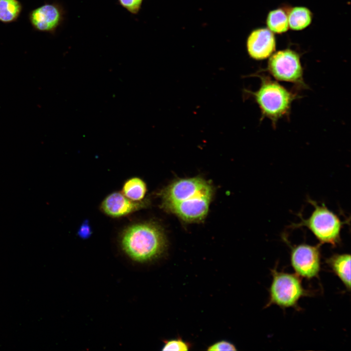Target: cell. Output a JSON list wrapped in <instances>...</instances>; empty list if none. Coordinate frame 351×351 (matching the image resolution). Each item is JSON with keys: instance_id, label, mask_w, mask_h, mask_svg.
<instances>
[{"instance_id": "6da1fadb", "label": "cell", "mask_w": 351, "mask_h": 351, "mask_svg": "<svg viewBox=\"0 0 351 351\" xmlns=\"http://www.w3.org/2000/svg\"><path fill=\"white\" fill-rule=\"evenodd\" d=\"M214 189L200 177L175 180L161 192V206L183 220L198 222L207 215Z\"/></svg>"}, {"instance_id": "7a4b0ae2", "label": "cell", "mask_w": 351, "mask_h": 351, "mask_svg": "<svg viewBox=\"0 0 351 351\" xmlns=\"http://www.w3.org/2000/svg\"><path fill=\"white\" fill-rule=\"evenodd\" d=\"M121 247L133 260L145 262L160 256L166 247L161 227L155 223L143 222L127 227L121 236Z\"/></svg>"}, {"instance_id": "3957f363", "label": "cell", "mask_w": 351, "mask_h": 351, "mask_svg": "<svg viewBox=\"0 0 351 351\" xmlns=\"http://www.w3.org/2000/svg\"><path fill=\"white\" fill-rule=\"evenodd\" d=\"M261 80L258 89L254 92L244 89V94L252 98L261 112V119L269 118L275 128L279 119L288 117L292 102L300 97L267 76L255 74Z\"/></svg>"}, {"instance_id": "277c9868", "label": "cell", "mask_w": 351, "mask_h": 351, "mask_svg": "<svg viewBox=\"0 0 351 351\" xmlns=\"http://www.w3.org/2000/svg\"><path fill=\"white\" fill-rule=\"evenodd\" d=\"M308 201L313 206L312 213L307 219L300 216L301 221L291 227L292 228L306 227L320 244L327 243L335 246L340 242L341 231L344 222L329 210L324 203L319 205L310 198Z\"/></svg>"}, {"instance_id": "5b68a950", "label": "cell", "mask_w": 351, "mask_h": 351, "mask_svg": "<svg viewBox=\"0 0 351 351\" xmlns=\"http://www.w3.org/2000/svg\"><path fill=\"white\" fill-rule=\"evenodd\" d=\"M272 281L266 307L276 305L282 308L296 307L299 300L308 294L298 275L271 271Z\"/></svg>"}, {"instance_id": "8992f818", "label": "cell", "mask_w": 351, "mask_h": 351, "mask_svg": "<svg viewBox=\"0 0 351 351\" xmlns=\"http://www.w3.org/2000/svg\"><path fill=\"white\" fill-rule=\"evenodd\" d=\"M266 71L275 79L293 83L299 88H308L303 78L300 55L291 49L274 52L269 59Z\"/></svg>"}, {"instance_id": "52a82bcc", "label": "cell", "mask_w": 351, "mask_h": 351, "mask_svg": "<svg viewBox=\"0 0 351 351\" xmlns=\"http://www.w3.org/2000/svg\"><path fill=\"white\" fill-rule=\"evenodd\" d=\"M320 245L302 243L292 247L291 263L297 275L312 279L318 276L320 270Z\"/></svg>"}, {"instance_id": "ba28073f", "label": "cell", "mask_w": 351, "mask_h": 351, "mask_svg": "<svg viewBox=\"0 0 351 351\" xmlns=\"http://www.w3.org/2000/svg\"><path fill=\"white\" fill-rule=\"evenodd\" d=\"M65 15L61 4L46 2L32 10L28 14V19L34 30L54 35L62 24Z\"/></svg>"}, {"instance_id": "9c48e42d", "label": "cell", "mask_w": 351, "mask_h": 351, "mask_svg": "<svg viewBox=\"0 0 351 351\" xmlns=\"http://www.w3.org/2000/svg\"><path fill=\"white\" fill-rule=\"evenodd\" d=\"M246 46L248 54L253 59L256 60L266 59L275 50L274 34L268 28L254 29L247 38Z\"/></svg>"}, {"instance_id": "30bf717a", "label": "cell", "mask_w": 351, "mask_h": 351, "mask_svg": "<svg viewBox=\"0 0 351 351\" xmlns=\"http://www.w3.org/2000/svg\"><path fill=\"white\" fill-rule=\"evenodd\" d=\"M144 200L135 201L125 196L122 193L115 192L107 195L101 205L102 211L107 215L119 217L129 214L147 206Z\"/></svg>"}, {"instance_id": "8fae6325", "label": "cell", "mask_w": 351, "mask_h": 351, "mask_svg": "<svg viewBox=\"0 0 351 351\" xmlns=\"http://www.w3.org/2000/svg\"><path fill=\"white\" fill-rule=\"evenodd\" d=\"M333 273L343 282L346 288L351 289V255L335 254L327 260Z\"/></svg>"}, {"instance_id": "7c38bea8", "label": "cell", "mask_w": 351, "mask_h": 351, "mask_svg": "<svg viewBox=\"0 0 351 351\" xmlns=\"http://www.w3.org/2000/svg\"><path fill=\"white\" fill-rule=\"evenodd\" d=\"M289 28L294 31L302 30L310 25L312 14L309 9L304 6H296L288 13Z\"/></svg>"}, {"instance_id": "4fadbf2b", "label": "cell", "mask_w": 351, "mask_h": 351, "mask_svg": "<svg viewBox=\"0 0 351 351\" xmlns=\"http://www.w3.org/2000/svg\"><path fill=\"white\" fill-rule=\"evenodd\" d=\"M268 28L273 33L282 34L289 28L288 13L278 8L270 11L266 18Z\"/></svg>"}, {"instance_id": "5bb4252c", "label": "cell", "mask_w": 351, "mask_h": 351, "mask_svg": "<svg viewBox=\"0 0 351 351\" xmlns=\"http://www.w3.org/2000/svg\"><path fill=\"white\" fill-rule=\"evenodd\" d=\"M22 8L19 0H0V22L9 24L17 21Z\"/></svg>"}, {"instance_id": "9a60e30c", "label": "cell", "mask_w": 351, "mask_h": 351, "mask_svg": "<svg viewBox=\"0 0 351 351\" xmlns=\"http://www.w3.org/2000/svg\"><path fill=\"white\" fill-rule=\"evenodd\" d=\"M146 192L145 182L139 177H133L124 182L121 193L132 200L140 201L144 198Z\"/></svg>"}, {"instance_id": "2e32d148", "label": "cell", "mask_w": 351, "mask_h": 351, "mask_svg": "<svg viewBox=\"0 0 351 351\" xmlns=\"http://www.w3.org/2000/svg\"><path fill=\"white\" fill-rule=\"evenodd\" d=\"M162 351H187L191 347L189 343L184 341L180 337L170 340H164Z\"/></svg>"}, {"instance_id": "e0dca14e", "label": "cell", "mask_w": 351, "mask_h": 351, "mask_svg": "<svg viewBox=\"0 0 351 351\" xmlns=\"http://www.w3.org/2000/svg\"><path fill=\"white\" fill-rule=\"evenodd\" d=\"M143 0H117L119 4L132 14H137Z\"/></svg>"}, {"instance_id": "ac0fdd59", "label": "cell", "mask_w": 351, "mask_h": 351, "mask_svg": "<svg viewBox=\"0 0 351 351\" xmlns=\"http://www.w3.org/2000/svg\"><path fill=\"white\" fill-rule=\"evenodd\" d=\"M208 351H236L235 346L227 341H220L217 342L211 346H209L207 349Z\"/></svg>"}, {"instance_id": "d6986e66", "label": "cell", "mask_w": 351, "mask_h": 351, "mask_svg": "<svg viewBox=\"0 0 351 351\" xmlns=\"http://www.w3.org/2000/svg\"><path fill=\"white\" fill-rule=\"evenodd\" d=\"M92 234L91 227L88 222L85 220L80 226L78 231V235L82 238H88Z\"/></svg>"}]
</instances>
